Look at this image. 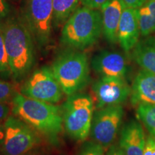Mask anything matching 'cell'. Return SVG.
Returning <instances> with one entry per match:
<instances>
[{
	"label": "cell",
	"mask_w": 155,
	"mask_h": 155,
	"mask_svg": "<svg viewBox=\"0 0 155 155\" xmlns=\"http://www.w3.org/2000/svg\"><path fill=\"white\" fill-rule=\"evenodd\" d=\"M4 125L5 127V136L2 142L4 155H25L40 141L38 132L17 116H9Z\"/></svg>",
	"instance_id": "obj_7"
},
{
	"label": "cell",
	"mask_w": 155,
	"mask_h": 155,
	"mask_svg": "<svg viewBox=\"0 0 155 155\" xmlns=\"http://www.w3.org/2000/svg\"><path fill=\"white\" fill-rule=\"evenodd\" d=\"M78 155H106L105 149L94 141H86L83 144Z\"/></svg>",
	"instance_id": "obj_20"
},
{
	"label": "cell",
	"mask_w": 155,
	"mask_h": 155,
	"mask_svg": "<svg viewBox=\"0 0 155 155\" xmlns=\"http://www.w3.org/2000/svg\"><path fill=\"white\" fill-rule=\"evenodd\" d=\"M130 99L134 106L155 105V74L142 69L137 73L131 88Z\"/></svg>",
	"instance_id": "obj_15"
},
{
	"label": "cell",
	"mask_w": 155,
	"mask_h": 155,
	"mask_svg": "<svg viewBox=\"0 0 155 155\" xmlns=\"http://www.w3.org/2000/svg\"><path fill=\"white\" fill-rule=\"evenodd\" d=\"M9 13V6L6 0H0V24Z\"/></svg>",
	"instance_id": "obj_25"
},
{
	"label": "cell",
	"mask_w": 155,
	"mask_h": 155,
	"mask_svg": "<svg viewBox=\"0 0 155 155\" xmlns=\"http://www.w3.org/2000/svg\"><path fill=\"white\" fill-rule=\"evenodd\" d=\"M63 94L51 68L47 66L35 71L21 88L23 96L50 104L59 102Z\"/></svg>",
	"instance_id": "obj_8"
},
{
	"label": "cell",
	"mask_w": 155,
	"mask_h": 155,
	"mask_svg": "<svg viewBox=\"0 0 155 155\" xmlns=\"http://www.w3.org/2000/svg\"><path fill=\"white\" fill-rule=\"evenodd\" d=\"M16 94L11 83L0 79V102L8 103L12 101Z\"/></svg>",
	"instance_id": "obj_21"
},
{
	"label": "cell",
	"mask_w": 155,
	"mask_h": 155,
	"mask_svg": "<svg viewBox=\"0 0 155 155\" xmlns=\"http://www.w3.org/2000/svg\"><path fill=\"white\" fill-rule=\"evenodd\" d=\"M131 51L134 61L141 69L155 74V37L150 35L139 40Z\"/></svg>",
	"instance_id": "obj_16"
},
{
	"label": "cell",
	"mask_w": 155,
	"mask_h": 155,
	"mask_svg": "<svg viewBox=\"0 0 155 155\" xmlns=\"http://www.w3.org/2000/svg\"><path fill=\"white\" fill-rule=\"evenodd\" d=\"M137 116L150 134L155 136V105L139 104L137 106Z\"/></svg>",
	"instance_id": "obj_18"
},
{
	"label": "cell",
	"mask_w": 155,
	"mask_h": 155,
	"mask_svg": "<svg viewBox=\"0 0 155 155\" xmlns=\"http://www.w3.org/2000/svg\"><path fill=\"white\" fill-rule=\"evenodd\" d=\"M123 0H108L100 9L102 16L103 35L111 44L118 42V28L124 9Z\"/></svg>",
	"instance_id": "obj_13"
},
{
	"label": "cell",
	"mask_w": 155,
	"mask_h": 155,
	"mask_svg": "<svg viewBox=\"0 0 155 155\" xmlns=\"http://www.w3.org/2000/svg\"><path fill=\"white\" fill-rule=\"evenodd\" d=\"M12 112L17 118L53 141L63 129L62 108L53 104L17 94L12 99Z\"/></svg>",
	"instance_id": "obj_2"
},
{
	"label": "cell",
	"mask_w": 155,
	"mask_h": 155,
	"mask_svg": "<svg viewBox=\"0 0 155 155\" xmlns=\"http://www.w3.org/2000/svg\"><path fill=\"white\" fill-rule=\"evenodd\" d=\"M124 116L121 105L98 108L95 112L91 128V136L94 141L105 150L113 144L119 133Z\"/></svg>",
	"instance_id": "obj_9"
},
{
	"label": "cell",
	"mask_w": 155,
	"mask_h": 155,
	"mask_svg": "<svg viewBox=\"0 0 155 155\" xmlns=\"http://www.w3.org/2000/svg\"><path fill=\"white\" fill-rule=\"evenodd\" d=\"M79 0H53V25L65 23L78 9Z\"/></svg>",
	"instance_id": "obj_17"
},
{
	"label": "cell",
	"mask_w": 155,
	"mask_h": 155,
	"mask_svg": "<svg viewBox=\"0 0 155 155\" xmlns=\"http://www.w3.org/2000/svg\"><path fill=\"white\" fill-rule=\"evenodd\" d=\"M25 22L40 46L50 42L53 25V0H28Z\"/></svg>",
	"instance_id": "obj_6"
},
{
	"label": "cell",
	"mask_w": 155,
	"mask_h": 155,
	"mask_svg": "<svg viewBox=\"0 0 155 155\" xmlns=\"http://www.w3.org/2000/svg\"><path fill=\"white\" fill-rule=\"evenodd\" d=\"M10 112V106L8 103L0 102V123L5 121V120L9 117Z\"/></svg>",
	"instance_id": "obj_24"
},
{
	"label": "cell",
	"mask_w": 155,
	"mask_h": 155,
	"mask_svg": "<svg viewBox=\"0 0 155 155\" xmlns=\"http://www.w3.org/2000/svg\"><path fill=\"white\" fill-rule=\"evenodd\" d=\"M103 34L100 9L78 8L64 23L61 42L71 49L83 50L91 47Z\"/></svg>",
	"instance_id": "obj_3"
},
{
	"label": "cell",
	"mask_w": 155,
	"mask_h": 155,
	"mask_svg": "<svg viewBox=\"0 0 155 155\" xmlns=\"http://www.w3.org/2000/svg\"><path fill=\"white\" fill-rule=\"evenodd\" d=\"M146 143L142 126L136 120H131L122 128L119 147L126 155H143Z\"/></svg>",
	"instance_id": "obj_14"
},
{
	"label": "cell",
	"mask_w": 155,
	"mask_h": 155,
	"mask_svg": "<svg viewBox=\"0 0 155 155\" xmlns=\"http://www.w3.org/2000/svg\"><path fill=\"white\" fill-rule=\"evenodd\" d=\"M63 94L72 96L86 87L90 80V69L86 54L70 49L56 58L51 67Z\"/></svg>",
	"instance_id": "obj_4"
},
{
	"label": "cell",
	"mask_w": 155,
	"mask_h": 155,
	"mask_svg": "<svg viewBox=\"0 0 155 155\" xmlns=\"http://www.w3.org/2000/svg\"><path fill=\"white\" fill-rule=\"evenodd\" d=\"M96 108L121 105L131 94V88L123 78L101 77L92 86Z\"/></svg>",
	"instance_id": "obj_10"
},
{
	"label": "cell",
	"mask_w": 155,
	"mask_h": 155,
	"mask_svg": "<svg viewBox=\"0 0 155 155\" xmlns=\"http://www.w3.org/2000/svg\"><path fill=\"white\" fill-rule=\"evenodd\" d=\"M7 50L12 77L20 81L30 73L35 64L34 39L25 21L17 17L0 24Z\"/></svg>",
	"instance_id": "obj_1"
},
{
	"label": "cell",
	"mask_w": 155,
	"mask_h": 155,
	"mask_svg": "<svg viewBox=\"0 0 155 155\" xmlns=\"http://www.w3.org/2000/svg\"><path fill=\"white\" fill-rule=\"evenodd\" d=\"M94 103L84 94L70 96L62 107L63 126L68 135L75 141L88 138L94 117Z\"/></svg>",
	"instance_id": "obj_5"
},
{
	"label": "cell",
	"mask_w": 155,
	"mask_h": 155,
	"mask_svg": "<svg viewBox=\"0 0 155 155\" xmlns=\"http://www.w3.org/2000/svg\"><path fill=\"white\" fill-rule=\"evenodd\" d=\"M147 0H123L126 7L133 9L140 8L147 2Z\"/></svg>",
	"instance_id": "obj_26"
},
{
	"label": "cell",
	"mask_w": 155,
	"mask_h": 155,
	"mask_svg": "<svg viewBox=\"0 0 155 155\" xmlns=\"http://www.w3.org/2000/svg\"><path fill=\"white\" fill-rule=\"evenodd\" d=\"M108 0H79L81 5L90 9H100Z\"/></svg>",
	"instance_id": "obj_23"
},
{
	"label": "cell",
	"mask_w": 155,
	"mask_h": 155,
	"mask_svg": "<svg viewBox=\"0 0 155 155\" xmlns=\"http://www.w3.org/2000/svg\"><path fill=\"white\" fill-rule=\"evenodd\" d=\"M91 64L94 72L101 77L124 78L129 72L124 55L113 50H101L94 55Z\"/></svg>",
	"instance_id": "obj_11"
},
{
	"label": "cell",
	"mask_w": 155,
	"mask_h": 155,
	"mask_svg": "<svg viewBox=\"0 0 155 155\" xmlns=\"http://www.w3.org/2000/svg\"><path fill=\"white\" fill-rule=\"evenodd\" d=\"M143 155H155V136H147Z\"/></svg>",
	"instance_id": "obj_22"
},
{
	"label": "cell",
	"mask_w": 155,
	"mask_h": 155,
	"mask_svg": "<svg viewBox=\"0 0 155 155\" xmlns=\"http://www.w3.org/2000/svg\"><path fill=\"white\" fill-rule=\"evenodd\" d=\"M141 35L137 9L126 7L118 28V42L126 53L131 51Z\"/></svg>",
	"instance_id": "obj_12"
},
{
	"label": "cell",
	"mask_w": 155,
	"mask_h": 155,
	"mask_svg": "<svg viewBox=\"0 0 155 155\" xmlns=\"http://www.w3.org/2000/svg\"><path fill=\"white\" fill-rule=\"evenodd\" d=\"M0 75L6 77L12 76L8 56L6 50L5 40L1 28H0Z\"/></svg>",
	"instance_id": "obj_19"
},
{
	"label": "cell",
	"mask_w": 155,
	"mask_h": 155,
	"mask_svg": "<svg viewBox=\"0 0 155 155\" xmlns=\"http://www.w3.org/2000/svg\"><path fill=\"white\" fill-rule=\"evenodd\" d=\"M106 155H126L124 152L120 148L119 145L112 144L109 148L108 149Z\"/></svg>",
	"instance_id": "obj_27"
},
{
	"label": "cell",
	"mask_w": 155,
	"mask_h": 155,
	"mask_svg": "<svg viewBox=\"0 0 155 155\" xmlns=\"http://www.w3.org/2000/svg\"><path fill=\"white\" fill-rule=\"evenodd\" d=\"M5 136V127L4 124L0 123V143H2Z\"/></svg>",
	"instance_id": "obj_29"
},
{
	"label": "cell",
	"mask_w": 155,
	"mask_h": 155,
	"mask_svg": "<svg viewBox=\"0 0 155 155\" xmlns=\"http://www.w3.org/2000/svg\"><path fill=\"white\" fill-rule=\"evenodd\" d=\"M145 5L148 7L149 10L155 19V0H147Z\"/></svg>",
	"instance_id": "obj_28"
}]
</instances>
